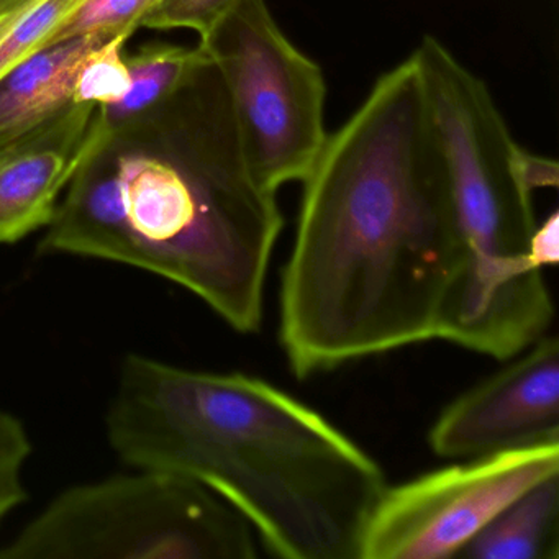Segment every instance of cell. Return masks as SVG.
I'll return each mask as SVG.
<instances>
[{
  "label": "cell",
  "instance_id": "19",
  "mask_svg": "<svg viewBox=\"0 0 559 559\" xmlns=\"http://www.w3.org/2000/svg\"><path fill=\"white\" fill-rule=\"evenodd\" d=\"M520 173H522L526 188L532 192L535 189L556 188L558 186V163L530 155L525 150L520 156Z\"/></svg>",
  "mask_w": 559,
  "mask_h": 559
},
{
  "label": "cell",
  "instance_id": "5",
  "mask_svg": "<svg viewBox=\"0 0 559 559\" xmlns=\"http://www.w3.org/2000/svg\"><path fill=\"white\" fill-rule=\"evenodd\" d=\"M253 528L188 477L136 469L55 497L0 559H250Z\"/></svg>",
  "mask_w": 559,
  "mask_h": 559
},
{
  "label": "cell",
  "instance_id": "7",
  "mask_svg": "<svg viewBox=\"0 0 559 559\" xmlns=\"http://www.w3.org/2000/svg\"><path fill=\"white\" fill-rule=\"evenodd\" d=\"M559 474V441L473 457L471 463L388 487L358 559H441L467 543L512 500Z\"/></svg>",
  "mask_w": 559,
  "mask_h": 559
},
{
  "label": "cell",
  "instance_id": "9",
  "mask_svg": "<svg viewBox=\"0 0 559 559\" xmlns=\"http://www.w3.org/2000/svg\"><path fill=\"white\" fill-rule=\"evenodd\" d=\"M114 140L99 107L71 104L0 146V245L47 228L81 166Z\"/></svg>",
  "mask_w": 559,
  "mask_h": 559
},
{
  "label": "cell",
  "instance_id": "6",
  "mask_svg": "<svg viewBox=\"0 0 559 559\" xmlns=\"http://www.w3.org/2000/svg\"><path fill=\"white\" fill-rule=\"evenodd\" d=\"M199 47L221 78L254 178L273 192L304 181L329 136L322 68L281 31L266 0H235Z\"/></svg>",
  "mask_w": 559,
  "mask_h": 559
},
{
  "label": "cell",
  "instance_id": "18",
  "mask_svg": "<svg viewBox=\"0 0 559 559\" xmlns=\"http://www.w3.org/2000/svg\"><path fill=\"white\" fill-rule=\"evenodd\" d=\"M559 214L558 211L552 212L542 225H536L535 234L532 237L533 260L539 267L555 266L559 260Z\"/></svg>",
  "mask_w": 559,
  "mask_h": 559
},
{
  "label": "cell",
  "instance_id": "12",
  "mask_svg": "<svg viewBox=\"0 0 559 559\" xmlns=\"http://www.w3.org/2000/svg\"><path fill=\"white\" fill-rule=\"evenodd\" d=\"M207 61V55L199 45L195 48L153 45L127 57L132 87L120 103L99 107L104 122L120 140L146 123L150 117L155 120Z\"/></svg>",
  "mask_w": 559,
  "mask_h": 559
},
{
  "label": "cell",
  "instance_id": "1",
  "mask_svg": "<svg viewBox=\"0 0 559 559\" xmlns=\"http://www.w3.org/2000/svg\"><path fill=\"white\" fill-rule=\"evenodd\" d=\"M281 284L299 378L438 338L466 264L414 55L376 81L304 179Z\"/></svg>",
  "mask_w": 559,
  "mask_h": 559
},
{
  "label": "cell",
  "instance_id": "20",
  "mask_svg": "<svg viewBox=\"0 0 559 559\" xmlns=\"http://www.w3.org/2000/svg\"><path fill=\"white\" fill-rule=\"evenodd\" d=\"M28 0H0V21H4L9 15L14 14L22 5L27 4Z\"/></svg>",
  "mask_w": 559,
  "mask_h": 559
},
{
  "label": "cell",
  "instance_id": "15",
  "mask_svg": "<svg viewBox=\"0 0 559 559\" xmlns=\"http://www.w3.org/2000/svg\"><path fill=\"white\" fill-rule=\"evenodd\" d=\"M159 2L162 0H87L61 27L51 45L90 34H103L107 37L133 35L139 31L143 17Z\"/></svg>",
  "mask_w": 559,
  "mask_h": 559
},
{
  "label": "cell",
  "instance_id": "14",
  "mask_svg": "<svg viewBox=\"0 0 559 559\" xmlns=\"http://www.w3.org/2000/svg\"><path fill=\"white\" fill-rule=\"evenodd\" d=\"M132 35L107 38L94 48L78 71L73 103L109 107L120 103L132 87L126 45Z\"/></svg>",
  "mask_w": 559,
  "mask_h": 559
},
{
  "label": "cell",
  "instance_id": "13",
  "mask_svg": "<svg viewBox=\"0 0 559 559\" xmlns=\"http://www.w3.org/2000/svg\"><path fill=\"white\" fill-rule=\"evenodd\" d=\"M87 0H28L0 21V81L51 47L64 24Z\"/></svg>",
  "mask_w": 559,
  "mask_h": 559
},
{
  "label": "cell",
  "instance_id": "2",
  "mask_svg": "<svg viewBox=\"0 0 559 559\" xmlns=\"http://www.w3.org/2000/svg\"><path fill=\"white\" fill-rule=\"evenodd\" d=\"M135 469L188 477L230 503L286 559H358L384 471L319 412L241 372L129 355L106 417Z\"/></svg>",
  "mask_w": 559,
  "mask_h": 559
},
{
  "label": "cell",
  "instance_id": "8",
  "mask_svg": "<svg viewBox=\"0 0 559 559\" xmlns=\"http://www.w3.org/2000/svg\"><path fill=\"white\" fill-rule=\"evenodd\" d=\"M528 352L444 408L431 427L441 457H483L559 441V342L543 335Z\"/></svg>",
  "mask_w": 559,
  "mask_h": 559
},
{
  "label": "cell",
  "instance_id": "11",
  "mask_svg": "<svg viewBox=\"0 0 559 559\" xmlns=\"http://www.w3.org/2000/svg\"><path fill=\"white\" fill-rule=\"evenodd\" d=\"M460 556L559 559V477H548L512 500L467 543Z\"/></svg>",
  "mask_w": 559,
  "mask_h": 559
},
{
  "label": "cell",
  "instance_id": "10",
  "mask_svg": "<svg viewBox=\"0 0 559 559\" xmlns=\"http://www.w3.org/2000/svg\"><path fill=\"white\" fill-rule=\"evenodd\" d=\"M107 35L51 45L0 81V146L44 126L73 103L78 71Z\"/></svg>",
  "mask_w": 559,
  "mask_h": 559
},
{
  "label": "cell",
  "instance_id": "4",
  "mask_svg": "<svg viewBox=\"0 0 559 559\" xmlns=\"http://www.w3.org/2000/svg\"><path fill=\"white\" fill-rule=\"evenodd\" d=\"M412 55L466 250L438 338L510 359L542 338L555 317L530 251L536 222L520 173L523 148L486 83L441 41L428 35Z\"/></svg>",
  "mask_w": 559,
  "mask_h": 559
},
{
  "label": "cell",
  "instance_id": "17",
  "mask_svg": "<svg viewBox=\"0 0 559 559\" xmlns=\"http://www.w3.org/2000/svg\"><path fill=\"white\" fill-rule=\"evenodd\" d=\"M235 0H162L143 17L140 28L192 31L204 38Z\"/></svg>",
  "mask_w": 559,
  "mask_h": 559
},
{
  "label": "cell",
  "instance_id": "3",
  "mask_svg": "<svg viewBox=\"0 0 559 559\" xmlns=\"http://www.w3.org/2000/svg\"><path fill=\"white\" fill-rule=\"evenodd\" d=\"M156 120L155 152L114 140L81 166L38 250L148 271L257 332L283 215L248 168L211 60Z\"/></svg>",
  "mask_w": 559,
  "mask_h": 559
},
{
  "label": "cell",
  "instance_id": "16",
  "mask_svg": "<svg viewBox=\"0 0 559 559\" xmlns=\"http://www.w3.org/2000/svg\"><path fill=\"white\" fill-rule=\"evenodd\" d=\"M32 453L24 424L9 412L0 411V525L25 499L24 466Z\"/></svg>",
  "mask_w": 559,
  "mask_h": 559
}]
</instances>
